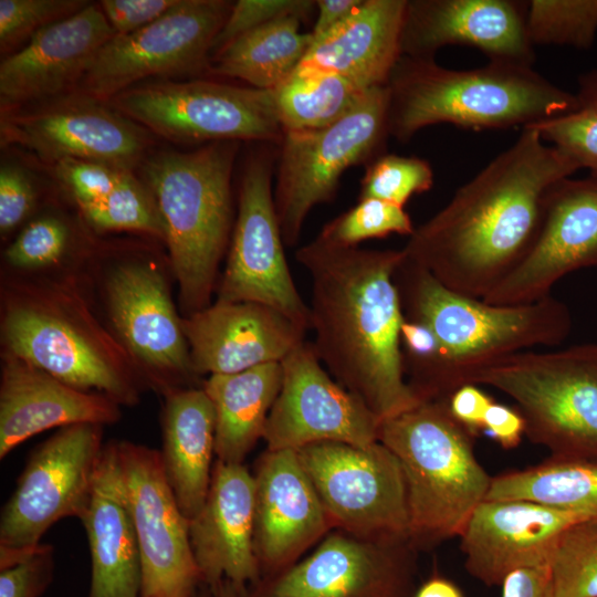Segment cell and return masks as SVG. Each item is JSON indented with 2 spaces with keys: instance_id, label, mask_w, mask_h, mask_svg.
<instances>
[{
  "instance_id": "obj_1",
  "label": "cell",
  "mask_w": 597,
  "mask_h": 597,
  "mask_svg": "<svg viewBox=\"0 0 597 597\" xmlns=\"http://www.w3.org/2000/svg\"><path fill=\"white\" fill-rule=\"evenodd\" d=\"M577 170L524 127L513 145L415 228L402 251L447 287L484 298L534 244L551 187Z\"/></svg>"
},
{
  "instance_id": "obj_2",
  "label": "cell",
  "mask_w": 597,
  "mask_h": 597,
  "mask_svg": "<svg viewBox=\"0 0 597 597\" xmlns=\"http://www.w3.org/2000/svg\"><path fill=\"white\" fill-rule=\"evenodd\" d=\"M402 258L401 249L339 247L318 237L295 252L311 279L312 347L380 423L423 402L405 379V317L394 280Z\"/></svg>"
},
{
  "instance_id": "obj_3",
  "label": "cell",
  "mask_w": 597,
  "mask_h": 597,
  "mask_svg": "<svg viewBox=\"0 0 597 597\" xmlns=\"http://www.w3.org/2000/svg\"><path fill=\"white\" fill-rule=\"evenodd\" d=\"M394 280L405 318L428 326L439 344L438 362L418 391L421 401H446L495 362L559 345L572 329L567 305L553 295L526 304H490L447 287L405 253Z\"/></svg>"
},
{
  "instance_id": "obj_4",
  "label": "cell",
  "mask_w": 597,
  "mask_h": 597,
  "mask_svg": "<svg viewBox=\"0 0 597 597\" xmlns=\"http://www.w3.org/2000/svg\"><path fill=\"white\" fill-rule=\"evenodd\" d=\"M3 352L84 391L121 406L139 401L144 381L74 280L6 282L1 303Z\"/></svg>"
},
{
  "instance_id": "obj_5",
  "label": "cell",
  "mask_w": 597,
  "mask_h": 597,
  "mask_svg": "<svg viewBox=\"0 0 597 597\" xmlns=\"http://www.w3.org/2000/svg\"><path fill=\"white\" fill-rule=\"evenodd\" d=\"M387 87L388 130L400 142L441 123L474 130L524 128L576 105L575 94L557 87L532 66L500 62L458 71L434 59L401 55Z\"/></svg>"
},
{
  "instance_id": "obj_6",
  "label": "cell",
  "mask_w": 597,
  "mask_h": 597,
  "mask_svg": "<svg viewBox=\"0 0 597 597\" xmlns=\"http://www.w3.org/2000/svg\"><path fill=\"white\" fill-rule=\"evenodd\" d=\"M235 150V142H213L189 153L159 154L143 167L161 216L184 316L210 305L217 286L231 229Z\"/></svg>"
},
{
  "instance_id": "obj_7",
  "label": "cell",
  "mask_w": 597,
  "mask_h": 597,
  "mask_svg": "<svg viewBox=\"0 0 597 597\" xmlns=\"http://www.w3.org/2000/svg\"><path fill=\"white\" fill-rule=\"evenodd\" d=\"M474 438L450 415L446 401H423L380 423L378 440L404 473L415 548L459 537L485 501L492 476L474 454Z\"/></svg>"
},
{
  "instance_id": "obj_8",
  "label": "cell",
  "mask_w": 597,
  "mask_h": 597,
  "mask_svg": "<svg viewBox=\"0 0 597 597\" xmlns=\"http://www.w3.org/2000/svg\"><path fill=\"white\" fill-rule=\"evenodd\" d=\"M473 384L511 397L525 436L551 455L597 459V344L533 349L482 369Z\"/></svg>"
},
{
  "instance_id": "obj_9",
  "label": "cell",
  "mask_w": 597,
  "mask_h": 597,
  "mask_svg": "<svg viewBox=\"0 0 597 597\" xmlns=\"http://www.w3.org/2000/svg\"><path fill=\"white\" fill-rule=\"evenodd\" d=\"M388 106L387 84L376 86L334 123L283 133L274 205L285 245L296 244L315 206L333 199L346 169L383 155Z\"/></svg>"
},
{
  "instance_id": "obj_10",
  "label": "cell",
  "mask_w": 597,
  "mask_h": 597,
  "mask_svg": "<svg viewBox=\"0 0 597 597\" xmlns=\"http://www.w3.org/2000/svg\"><path fill=\"white\" fill-rule=\"evenodd\" d=\"M104 447L103 426L81 423L60 429L34 449L1 510L0 569L36 549L56 522L82 519Z\"/></svg>"
},
{
  "instance_id": "obj_11",
  "label": "cell",
  "mask_w": 597,
  "mask_h": 597,
  "mask_svg": "<svg viewBox=\"0 0 597 597\" xmlns=\"http://www.w3.org/2000/svg\"><path fill=\"white\" fill-rule=\"evenodd\" d=\"M296 452L334 530L375 542H410L404 473L385 444L329 441Z\"/></svg>"
},
{
  "instance_id": "obj_12",
  "label": "cell",
  "mask_w": 597,
  "mask_h": 597,
  "mask_svg": "<svg viewBox=\"0 0 597 597\" xmlns=\"http://www.w3.org/2000/svg\"><path fill=\"white\" fill-rule=\"evenodd\" d=\"M109 102L127 118L174 142L283 137L269 90L207 81L164 82L135 85Z\"/></svg>"
},
{
  "instance_id": "obj_13",
  "label": "cell",
  "mask_w": 597,
  "mask_h": 597,
  "mask_svg": "<svg viewBox=\"0 0 597 597\" xmlns=\"http://www.w3.org/2000/svg\"><path fill=\"white\" fill-rule=\"evenodd\" d=\"M231 6L224 0H178L146 27L115 34L80 82L81 93L105 102L147 77L201 71Z\"/></svg>"
},
{
  "instance_id": "obj_14",
  "label": "cell",
  "mask_w": 597,
  "mask_h": 597,
  "mask_svg": "<svg viewBox=\"0 0 597 597\" xmlns=\"http://www.w3.org/2000/svg\"><path fill=\"white\" fill-rule=\"evenodd\" d=\"M104 304L111 332L145 386L163 396L196 376L165 272L145 259L116 263L106 273Z\"/></svg>"
},
{
  "instance_id": "obj_15",
  "label": "cell",
  "mask_w": 597,
  "mask_h": 597,
  "mask_svg": "<svg viewBox=\"0 0 597 597\" xmlns=\"http://www.w3.org/2000/svg\"><path fill=\"white\" fill-rule=\"evenodd\" d=\"M271 164L251 158L239 192L238 216L217 301L270 306L310 329V310L298 293L284 254Z\"/></svg>"
},
{
  "instance_id": "obj_16",
  "label": "cell",
  "mask_w": 597,
  "mask_h": 597,
  "mask_svg": "<svg viewBox=\"0 0 597 597\" xmlns=\"http://www.w3.org/2000/svg\"><path fill=\"white\" fill-rule=\"evenodd\" d=\"M116 444L139 547L140 597H196L201 578L189 520L167 481L160 452L130 441Z\"/></svg>"
},
{
  "instance_id": "obj_17",
  "label": "cell",
  "mask_w": 597,
  "mask_h": 597,
  "mask_svg": "<svg viewBox=\"0 0 597 597\" xmlns=\"http://www.w3.org/2000/svg\"><path fill=\"white\" fill-rule=\"evenodd\" d=\"M281 365V389L262 437L266 450L297 451L329 441L356 446L379 441V419L332 378L311 343H302Z\"/></svg>"
},
{
  "instance_id": "obj_18",
  "label": "cell",
  "mask_w": 597,
  "mask_h": 597,
  "mask_svg": "<svg viewBox=\"0 0 597 597\" xmlns=\"http://www.w3.org/2000/svg\"><path fill=\"white\" fill-rule=\"evenodd\" d=\"M597 268V176L564 178L548 190L541 227L523 261L484 298L494 305L542 300L565 275Z\"/></svg>"
},
{
  "instance_id": "obj_19",
  "label": "cell",
  "mask_w": 597,
  "mask_h": 597,
  "mask_svg": "<svg viewBox=\"0 0 597 597\" xmlns=\"http://www.w3.org/2000/svg\"><path fill=\"white\" fill-rule=\"evenodd\" d=\"M303 561L249 597H410V542H375L336 530Z\"/></svg>"
},
{
  "instance_id": "obj_20",
  "label": "cell",
  "mask_w": 597,
  "mask_h": 597,
  "mask_svg": "<svg viewBox=\"0 0 597 597\" xmlns=\"http://www.w3.org/2000/svg\"><path fill=\"white\" fill-rule=\"evenodd\" d=\"M1 143L54 163L83 159L121 170H130L146 147L145 134L135 122L82 93L33 111L6 113Z\"/></svg>"
},
{
  "instance_id": "obj_21",
  "label": "cell",
  "mask_w": 597,
  "mask_h": 597,
  "mask_svg": "<svg viewBox=\"0 0 597 597\" xmlns=\"http://www.w3.org/2000/svg\"><path fill=\"white\" fill-rule=\"evenodd\" d=\"M527 1L407 0L401 55L434 59L447 45H468L489 62L532 66L533 44L526 32Z\"/></svg>"
},
{
  "instance_id": "obj_22",
  "label": "cell",
  "mask_w": 597,
  "mask_h": 597,
  "mask_svg": "<svg viewBox=\"0 0 597 597\" xmlns=\"http://www.w3.org/2000/svg\"><path fill=\"white\" fill-rule=\"evenodd\" d=\"M589 516L525 500L483 501L459 536L464 567L486 586L519 569L549 567L563 533Z\"/></svg>"
},
{
  "instance_id": "obj_23",
  "label": "cell",
  "mask_w": 597,
  "mask_h": 597,
  "mask_svg": "<svg viewBox=\"0 0 597 597\" xmlns=\"http://www.w3.org/2000/svg\"><path fill=\"white\" fill-rule=\"evenodd\" d=\"M115 35L100 3L36 32L0 64L2 112L56 98L80 84L101 48Z\"/></svg>"
},
{
  "instance_id": "obj_24",
  "label": "cell",
  "mask_w": 597,
  "mask_h": 597,
  "mask_svg": "<svg viewBox=\"0 0 597 597\" xmlns=\"http://www.w3.org/2000/svg\"><path fill=\"white\" fill-rule=\"evenodd\" d=\"M196 375H228L281 363L305 342L306 329L259 303L222 302L182 316Z\"/></svg>"
},
{
  "instance_id": "obj_25",
  "label": "cell",
  "mask_w": 597,
  "mask_h": 597,
  "mask_svg": "<svg viewBox=\"0 0 597 597\" xmlns=\"http://www.w3.org/2000/svg\"><path fill=\"white\" fill-rule=\"evenodd\" d=\"M253 476L256 557L281 573L333 526L296 451L266 450Z\"/></svg>"
},
{
  "instance_id": "obj_26",
  "label": "cell",
  "mask_w": 597,
  "mask_h": 597,
  "mask_svg": "<svg viewBox=\"0 0 597 597\" xmlns=\"http://www.w3.org/2000/svg\"><path fill=\"white\" fill-rule=\"evenodd\" d=\"M254 476L242 464L216 460L206 500L189 520V536L201 583L229 582L243 595L258 580L254 547Z\"/></svg>"
},
{
  "instance_id": "obj_27",
  "label": "cell",
  "mask_w": 597,
  "mask_h": 597,
  "mask_svg": "<svg viewBox=\"0 0 597 597\" xmlns=\"http://www.w3.org/2000/svg\"><path fill=\"white\" fill-rule=\"evenodd\" d=\"M121 405L84 391L28 362L2 353L0 379V459L45 430L81 423L113 425Z\"/></svg>"
},
{
  "instance_id": "obj_28",
  "label": "cell",
  "mask_w": 597,
  "mask_h": 597,
  "mask_svg": "<svg viewBox=\"0 0 597 597\" xmlns=\"http://www.w3.org/2000/svg\"><path fill=\"white\" fill-rule=\"evenodd\" d=\"M81 522L91 554L88 597H140L139 547L116 441L104 447Z\"/></svg>"
},
{
  "instance_id": "obj_29",
  "label": "cell",
  "mask_w": 597,
  "mask_h": 597,
  "mask_svg": "<svg viewBox=\"0 0 597 597\" xmlns=\"http://www.w3.org/2000/svg\"><path fill=\"white\" fill-rule=\"evenodd\" d=\"M407 0H363L342 23L313 40L300 64L337 73L364 90L386 85L401 56Z\"/></svg>"
},
{
  "instance_id": "obj_30",
  "label": "cell",
  "mask_w": 597,
  "mask_h": 597,
  "mask_svg": "<svg viewBox=\"0 0 597 597\" xmlns=\"http://www.w3.org/2000/svg\"><path fill=\"white\" fill-rule=\"evenodd\" d=\"M160 459L184 515L190 520L209 491L216 455V415L202 387H184L164 396Z\"/></svg>"
},
{
  "instance_id": "obj_31",
  "label": "cell",
  "mask_w": 597,
  "mask_h": 597,
  "mask_svg": "<svg viewBox=\"0 0 597 597\" xmlns=\"http://www.w3.org/2000/svg\"><path fill=\"white\" fill-rule=\"evenodd\" d=\"M282 385L281 363L240 373L211 375L202 384L216 415V457L242 464L263 437L266 419Z\"/></svg>"
},
{
  "instance_id": "obj_32",
  "label": "cell",
  "mask_w": 597,
  "mask_h": 597,
  "mask_svg": "<svg viewBox=\"0 0 597 597\" xmlns=\"http://www.w3.org/2000/svg\"><path fill=\"white\" fill-rule=\"evenodd\" d=\"M301 22L287 17L238 36L216 53L211 71L244 81L253 88H274L311 46V32H301Z\"/></svg>"
},
{
  "instance_id": "obj_33",
  "label": "cell",
  "mask_w": 597,
  "mask_h": 597,
  "mask_svg": "<svg viewBox=\"0 0 597 597\" xmlns=\"http://www.w3.org/2000/svg\"><path fill=\"white\" fill-rule=\"evenodd\" d=\"M495 500L597 515V459L549 455L536 465L492 476L485 501Z\"/></svg>"
},
{
  "instance_id": "obj_34",
  "label": "cell",
  "mask_w": 597,
  "mask_h": 597,
  "mask_svg": "<svg viewBox=\"0 0 597 597\" xmlns=\"http://www.w3.org/2000/svg\"><path fill=\"white\" fill-rule=\"evenodd\" d=\"M269 91L284 133L314 129L334 123L368 90L337 73L298 64L277 86Z\"/></svg>"
},
{
  "instance_id": "obj_35",
  "label": "cell",
  "mask_w": 597,
  "mask_h": 597,
  "mask_svg": "<svg viewBox=\"0 0 597 597\" xmlns=\"http://www.w3.org/2000/svg\"><path fill=\"white\" fill-rule=\"evenodd\" d=\"M575 97L572 111L526 127L534 128L578 169H588L597 176V70L579 76Z\"/></svg>"
},
{
  "instance_id": "obj_36",
  "label": "cell",
  "mask_w": 597,
  "mask_h": 597,
  "mask_svg": "<svg viewBox=\"0 0 597 597\" xmlns=\"http://www.w3.org/2000/svg\"><path fill=\"white\" fill-rule=\"evenodd\" d=\"M98 231H137L165 239L156 200L145 182L123 171L116 187L103 200L80 208Z\"/></svg>"
},
{
  "instance_id": "obj_37",
  "label": "cell",
  "mask_w": 597,
  "mask_h": 597,
  "mask_svg": "<svg viewBox=\"0 0 597 597\" xmlns=\"http://www.w3.org/2000/svg\"><path fill=\"white\" fill-rule=\"evenodd\" d=\"M526 32L534 45L589 49L597 33V0H531Z\"/></svg>"
},
{
  "instance_id": "obj_38",
  "label": "cell",
  "mask_w": 597,
  "mask_h": 597,
  "mask_svg": "<svg viewBox=\"0 0 597 597\" xmlns=\"http://www.w3.org/2000/svg\"><path fill=\"white\" fill-rule=\"evenodd\" d=\"M549 570L554 597H597V515L563 533Z\"/></svg>"
},
{
  "instance_id": "obj_39",
  "label": "cell",
  "mask_w": 597,
  "mask_h": 597,
  "mask_svg": "<svg viewBox=\"0 0 597 597\" xmlns=\"http://www.w3.org/2000/svg\"><path fill=\"white\" fill-rule=\"evenodd\" d=\"M415 228L404 207L365 198L326 223L317 237L339 247H358L364 240L385 238L394 233L410 237Z\"/></svg>"
},
{
  "instance_id": "obj_40",
  "label": "cell",
  "mask_w": 597,
  "mask_h": 597,
  "mask_svg": "<svg viewBox=\"0 0 597 597\" xmlns=\"http://www.w3.org/2000/svg\"><path fill=\"white\" fill-rule=\"evenodd\" d=\"M432 186L433 171L427 160L383 154L367 166L359 199L375 198L405 207L411 196L426 192Z\"/></svg>"
},
{
  "instance_id": "obj_41",
  "label": "cell",
  "mask_w": 597,
  "mask_h": 597,
  "mask_svg": "<svg viewBox=\"0 0 597 597\" xmlns=\"http://www.w3.org/2000/svg\"><path fill=\"white\" fill-rule=\"evenodd\" d=\"M88 4L83 0H0V48L10 52Z\"/></svg>"
},
{
  "instance_id": "obj_42",
  "label": "cell",
  "mask_w": 597,
  "mask_h": 597,
  "mask_svg": "<svg viewBox=\"0 0 597 597\" xmlns=\"http://www.w3.org/2000/svg\"><path fill=\"white\" fill-rule=\"evenodd\" d=\"M69 228L59 218L45 216L30 222L7 248V263L19 270H36L57 263L69 243Z\"/></svg>"
},
{
  "instance_id": "obj_43",
  "label": "cell",
  "mask_w": 597,
  "mask_h": 597,
  "mask_svg": "<svg viewBox=\"0 0 597 597\" xmlns=\"http://www.w3.org/2000/svg\"><path fill=\"white\" fill-rule=\"evenodd\" d=\"M315 8L316 3L312 0L235 1L213 42L212 50L217 53L238 36L279 19L295 17L303 21Z\"/></svg>"
},
{
  "instance_id": "obj_44",
  "label": "cell",
  "mask_w": 597,
  "mask_h": 597,
  "mask_svg": "<svg viewBox=\"0 0 597 597\" xmlns=\"http://www.w3.org/2000/svg\"><path fill=\"white\" fill-rule=\"evenodd\" d=\"M55 171L78 208H82L106 198L126 170L98 161L67 158L55 163Z\"/></svg>"
},
{
  "instance_id": "obj_45",
  "label": "cell",
  "mask_w": 597,
  "mask_h": 597,
  "mask_svg": "<svg viewBox=\"0 0 597 597\" xmlns=\"http://www.w3.org/2000/svg\"><path fill=\"white\" fill-rule=\"evenodd\" d=\"M54 569L53 547L41 544L20 562L0 569V597H40Z\"/></svg>"
},
{
  "instance_id": "obj_46",
  "label": "cell",
  "mask_w": 597,
  "mask_h": 597,
  "mask_svg": "<svg viewBox=\"0 0 597 597\" xmlns=\"http://www.w3.org/2000/svg\"><path fill=\"white\" fill-rule=\"evenodd\" d=\"M35 189L28 172L13 164L0 169V231L11 232L32 211Z\"/></svg>"
},
{
  "instance_id": "obj_47",
  "label": "cell",
  "mask_w": 597,
  "mask_h": 597,
  "mask_svg": "<svg viewBox=\"0 0 597 597\" xmlns=\"http://www.w3.org/2000/svg\"><path fill=\"white\" fill-rule=\"evenodd\" d=\"M178 0H103L101 9L115 34H128L160 18Z\"/></svg>"
},
{
  "instance_id": "obj_48",
  "label": "cell",
  "mask_w": 597,
  "mask_h": 597,
  "mask_svg": "<svg viewBox=\"0 0 597 597\" xmlns=\"http://www.w3.org/2000/svg\"><path fill=\"white\" fill-rule=\"evenodd\" d=\"M493 398L475 384L455 389L446 400L450 415L474 437L482 431V423Z\"/></svg>"
},
{
  "instance_id": "obj_49",
  "label": "cell",
  "mask_w": 597,
  "mask_h": 597,
  "mask_svg": "<svg viewBox=\"0 0 597 597\" xmlns=\"http://www.w3.org/2000/svg\"><path fill=\"white\" fill-rule=\"evenodd\" d=\"M482 431L503 449H514L525 436V420L516 407L512 408L494 400L485 412Z\"/></svg>"
},
{
  "instance_id": "obj_50",
  "label": "cell",
  "mask_w": 597,
  "mask_h": 597,
  "mask_svg": "<svg viewBox=\"0 0 597 597\" xmlns=\"http://www.w3.org/2000/svg\"><path fill=\"white\" fill-rule=\"evenodd\" d=\"M502 588V597H554L549 567L515 570Z\"/></svg>"
},
{
  "instance_id": "obj_51",
  "label": "cell",
  "mask_w": 597,
  "mask_h": 597,
  "mask_svg": "<svg viewBox=\"0 0 597 597\" xmlns=\"http://www.w3.org/2000/svg\"><path fill=\"white\" fill-rule=\"evenodd\" d=\"M362 2L363 0H316L317 18L311 31L312 41L342 23Z\"/></svg>"
},
{
  "instance_id": "obj_52",
  "label": "cell",
  "mask_w": 597,
  "mask_h": 597,
  "mask_svg": "<svg viewBox=\"0 0 597 597\" xmlns=\"http://www.w3.org/2000/svg\"><path fill=\"white\" fill-rule=\"evenodd\" d=\"M413 597H464L461 589L442 576H432L426 580Z\"/></svg>"
},
{
  "instance_id": "obj_53",
  "label": "cell",
  "mask_w": 597,
  "mask_h": 597,
  "mask_svg": "<svg viewBox=\"0 0 597 597\" xmlns=\"http://www.w3.org/2000/svg\"><path fill=\"white\" fill-rule=\"evenodd\" d=\"M202 597H242V595L232 584L222 582L216 587H208V591Z\"/></svg>"
}]
</instances>
